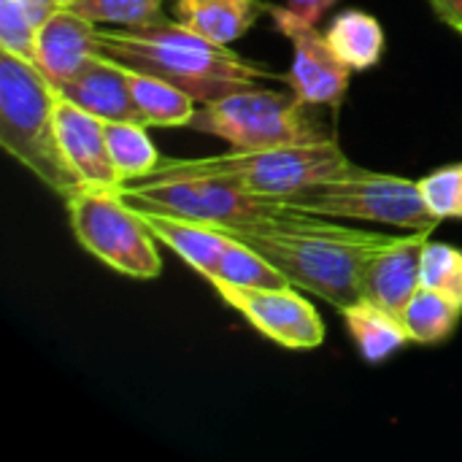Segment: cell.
Returning a JSON list of instances; mask_svg holds the SVG:
<instances>
[{
  "label": "cell",
  "mask_w": 462,
  "mask_h": 462,
  "mask_svg": "<svg viewBox=\"0 0 462 462\" xmlns=\"http://www.w3.org/2000/svg\"><path fill=\"white\" fill-rule=\"evenodd\" d=\"M57 92L103 122H141L127 84V68L106 54L92 57L76 76L60 84Z\"/></svg>",
  "instance_id": "cell-14"
},
{
  "label": "cell",
  "mask_w": 462,
  "mask_h": 462,
  "mask_svg": "<svg viewBox=\"0 0 462 462\" xmlns=\"http://www.w3.org/2000/svg\"><path fill=\"white\" fill-rule=\"evenodd\" d=\"M97 27L92 19L73 8H57L38 30L32 65L57 89L76 76L92 57L100 54Z\"/></svg>",
  "instance_id": "cell-13"
},
{
  "label": "cell",
  "mask_w": 462,
  "mask_h": 462,
  "mask_svg": "<svg viewBox=\"0 0 462 462\" xmlns=\"http://www.w3.org/2000/svg\"><path fill=\"white\" fill-rule=\"evenodd\" d=\"M430 5L441 22H447L455 32L462 35V0H430Z\"/></svg>",
  "instance_id": "cell-26"
},
{
  "label": "cell",
  "mask_w": 462,
  "mask_h": 462,
  "mask_svg": "<svg viewBox=\"0 0 462 462\" xmlns=\"http://www.w3.org/2000/svg\"><path fill=\"white\" fill-rule=\"evenodd\" d=\"M54 122H57V138L60 149L76 173L81 189L89 192H119L122 179L111 162V152L106 143V122L76 103L65 100L57 92L54 106Z\"/></svg>",
  "instance_id": "cell-11"
},
{
  "label": "cell",
  "mask_w": 462,
  "mask_h": 462,
  "mask_svg": "<svg viewBox=\"0 0 462 462\" xmlns=\"http://www.w3.org/2000/svg\"><path fill=\"white\" fill-rule=\"evenodd\" d=\"M352 168L355 162L330 135L319 141L282 143L265 149H233L227 154L200 160H162L152 176H214L252 195L284 200Z\"/></svg>",
  "instance_id": "cell-4"
},
{
  "label": "cell",
  "mask_w": 462,
  "mask_h": 462,
  "mask_svg": "<svg viewBox=\"0 0 462 462\" xmlns=\"http://www.w3.org/2000/svg\"><path fill=\"white\" fill-rule=\"evenodd\" d=\"M70 3H73V0H54L57 8H70Z\"/></svg>",
  "instance_id": "cell-28"
},
{
  "label": "cell",
  "mask_w": 462,
  "mask_h": 462,
  "mask_svg": "<svg viewBox=\"0 0 462 462\" xmlns=\"http://www.w3.org/2000/svg\"><path fill=\"white\" fill-rule=\"evenodd\" d=\"M462 309L444 295L420 287L401 314V322L414 344H441L452 338L460 325Z\"/></svg>",
  "instance_id": "cell-21"
},
{
  "label": "cell",
  "mask_w": 462,
  "mask_h": 462,
  "mask_svg": "<svg viewBox=\"0 0 462 462\" xmlns=\"http://www.w3.org/2000/svg\"><path fill=\"white\" fill-rule=\"evenodd\" d=\"M162 3L165 0H73L70 8L84 14L95 24L127 27V24H143L165 16Z\"/></svg>",
  "instance_id": "cell-23"
},
{
  "label": "cell",
  "mask_w": 462,
  "mask_h": 462,
  "mask_svg": "<svg viewBox=\"0 0 462 462\" xmlns=\"http://www.w3.org/2000/svg\"><path fill=\"white\" fill-rule=\"evenodd\" d=\"M127 84L146 127H189L198 100L181 87L133 68H127Z\"/></svg>",
  "instance_id": "cell-18"
},
{
  "label": "cell",
  "mask_w": 462,
  "mask_h": 462,
  "mask_svg": "<svg viewBox=\"0 0 462 462\" xmlns=\"http://www.w3.org/2000/svg\"><path fill=\"white\" fill-rule=\"evenodd\" d=\"M268 8L271 3L263 0H176L173 19L214 43L230 46L244 38Z\"/></svg>",
  "instance_id": "cell-15"
},
{
  "label": "cell",
  "mask_w": 462,
  "mask_h": 462,
  "mask_svg": "<svg viewBox=\"0 0 462 462\" xmlns=\"http://www.w3.org/2000/svg\"><path fill=\"white\" fill-rule=\"evenodd\" d=\"M284 203L314 217L390 225L409 233H433L441 225V219L428 208L422 198L420 179L414 181L395 173H376L357 165L336 179L284 198Z\"/></svg>",
  "instance_id": "cell-5"
},
{
  "label": "cell",
  "mask_w": 462,
  "mask_h": 462,
  "mask_svg": "<svg viewBox=\"0 0 462 462\" xmlns=\"http://www.w3.org/2000/svg\"><path fill=\"white\" fill-rule=\"evenodd\" d=\"M225 233L257 249L292 287L328 300L338 311L363 298V268L368 257L393 238L387 233L336 225L328 217L295 208H287L257 227Z\"/></svg>",
  "instance_id": "cell-1"
},
{
  "label": "cell",
  "mask_w": 462,
  "mask_h": 462,
  "mask_svg": "<svg viewBox=\"0 0 462 462\" xmlns=\"http://www.w3.org/2000/svg\"><path fill=\"white\" fill-rule=\"evenodd\" d=\"M260 336L284 349H317L325 341V322L298 287H241L208 282Z\"/></svg>",
  "instance_id": "cell-9"
},
{
  "label": "cell",
  "mask_w": 462,
  "mask_h": 462,
  "mask_svg": "<svg viewBox=\"0 0 462 462\" xmlns=\"http://www.w3.org/2000/svg\"><path fill=\"white\" fill-rule=\"evenodd\" d=\"M292 92L282 95L257 84L200 103L189 127L230 143V149H265L282 143L330 138Z\"/></svg>",
  "instance_id": "cell-7"
},
{
  "label": "cell",
  "mask_w": 462,
  "mask_h": 462,
  "mask_svg": "<svg viewBox=\"0 0 462 462\" xmlns=\"http://www.w3.org/2000/svg\"><path fill=\"white\" fill-rule=\"evenodd\" d=\"M65 208L81 249L106 268L130 279H157L162 273L160 241L119 192L81 189L65 200Z\"/></svg>",
  "instance_id": "cell-8"
},
{
  "label": "cell",
  "mask_w": 462,
  "mask_h": 462,
  "mask_svg": "<svg viewBox=\"0 0 462 462\" xmlns=\"http://www.w3.org/2000/svg\"><path fill=\"white\" fill-rule=\"evenodd\" d=\"M341 317H344V325H346L360 357L368 365H379V363L390 360L395 352H401L411 341L401 317L379 309L376 303H371L365 298L341 309Z\"/></svg>",
  "instance_id": "cell-17"
},
{
  "label": "cell",
  "mask_w": 462,
  "mask_h": 462,
  "mask_svg": "<svg viewBox=\"0 0 462 462\" xmlns=\"http://www.w3.org/2000/svg\"><path fill=\"white\" fill-rule=\"evenodd\" d=\"M268 14L276 30L292 43V65L284 73L290 92L306 106L341 108L349 92L352 68L338 60L317 24L295 16L284 5H271Z\"/></svg>",
  "instance_id": "cell-10"
},
{
  "label": "cell",
  "mask_w": 462,
  "mask_h": 462,
  "mask_svg": "<svg viewBox=\"0 0 462 462\" xmlns=\"http://www.w3.org/2000/svg\"><path fill=\"white\" fill-rule=\"evenodd\" d=\"M57 89L27 60L0 49V146L46 189L68 200L81 192L54 122Z\"/></svg>",
  "instance_id": "cell-3"
},
{
  "label": "cell",
  "mask_w": 462,
  "mask_h": 462,
  "mask_svg": "<svg viewBox=\"0 0 462 462\" xmlns=\"http://www.w3.org/2000/svg\"><path fill=\"white\" fill-rule=\"evenodd\" d=\"M97 43L100 54L108 60L165 79L181 87L198 103H211L265 79L284 81V73L249 60L230 46L214 43L168 16L127 27L100 24Z\"/></svg>",
  "instance_id": "cell-2"
},
{
  "label": "cell",
  "mask_w": 462,
  "mask_h": 462,
  "mask_svg": "<svg viewBox=\"0 0 462 462\" xmlns=\"http://www.w3.org/2000/svg\"><path fill=\"white\" fill-rule=\"evenodd\" d=\"M336 3L341 0H284V8L311 24H319Z\"/></svg>",
  "instance_id": "cell-25"
},
{
  "label": "cell",
  "mask_w": 462,
  "mask_h": 462,
  "mask_svg": "<svg viewBox=\"0 0 462 462\" xmlns=\"http://www.w3.org/2000/svg\"><path fill=\"white\" fill-rule=\"evenodd\" d=\"M325 38L330 49L338 54V60L352 70H368L384 54V30L379 19L360 8H349L338 14L330 22Z\"/></svg>",
  "instance_id": "cell-19"
},
{
  "label": "cell",
  "mask_w": 462,
  "mask_h": 462,
  "mask_svg": "<svg viewBox=\"0 0 462 462\" xmlns=\"http://www.w3.org/2000/svg\"><path fill=\"white\" fill-rule=\"evenodd\" d=\"M8 3H16L22 11H27V14L32 16V22L38 24V30H41V24L57 11L54 0H8Z\"/></svg>",
  "instance_id": "cell-27"
},
{
  "label": "cell",
  "mask_w": 462,
  "mask_h": 462,
  "mask_svg": "<svg viewBox=\"0 0 462 462\" xmlns=\"http://www.w3.org/2000/svg\"><path fill=\"white\" fill-rule=\"evenodd\" d=\"M422 198L428 208L444 219H462V162L444 165L420 179Z\"/></svg>",
  "instance_id": "cell-24"
},
{
  "label": "cell",
  "mask_w": 462,
  "mask_h": 462,
  "mask_svg": "<svg viewBox=\"0 0 462 462\" xmlns=\"http://www.w3.org/2000/svg\"><path fill=\"white\" fill-rule=\"evenodd\" d=\"M106 143L122 187L152 176L162 162L154 141L146 133V125L141 122H106Z\"/></svg>",
  "instance_id": "cell-20"
},
{
  "label": "cell",
  "mask_w": 462,
  "mask_h": 462,
  "mask_svg": "<svg viewBox=\"0 0 462 462\" xmlns=\"http://www.w3.org/2000/svg\"><path fill=\"white\" fill-rule=\"evenodd\" d=\"M422 287L462 309V252L452 244L428 241L422 249Z\"/></svg>",
  "instance_id": "cell-22"
},
{
  "label": "cell",
  "mask_w": 462,
  "mask_h": 462,
  "mask_svg": "<svg viewBox=\"0 0 462 462\" xmlns=\"http://www.w3.org/2000/svg\"><path fill=\"white\" fill-rule=\"evenodd\" d=\"M138 214L154 233V238L171 252H176L195 273H200L203 279L214 273L222 257V249L227 244L225 230H217L211 225H200L192 219H181V217L154 214V211H138Z\"/></svg>",
  "instance_id": "cell-16"
},
{
  "label": "cell",
  "mask_w": 462,
  "mask_h": 462,
  "mask_svg": "<svg viewBox=\"0 0 462 462\" xmlns=\"http://www.w3.org/2000/svg\"><path fill=\"white\" fill-rule=\"evenodd\" d=\"M119 198L135 211L181 217L217 230H249L290 208L282 198L252 195L214 176H149L125 184Z\"/></svg>",
  "instance_id": "cell-6"
},
{
  "label": "cell",
  "mask_w": 462,
  "mask_h": 462,
  "mask_svg": "<svg viewBox=\"0 0 462 462\" xmlns=\"http://www.w3.org/2000/svg\"><path fill=\"white\" fill-rule=\"evenodd\" d=\"M430 236V230L393 236L382 249H376L363 268V298L401 317L414 292L422 287V249Z\"/></svg>",
  "instance_id": "cell-12"
}]
</instances>
